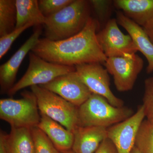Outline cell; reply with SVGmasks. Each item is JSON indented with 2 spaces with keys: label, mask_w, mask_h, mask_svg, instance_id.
<instances>
[{
  "label": "cell",
  "mask_w": 153,
  "mask_h": 153,
  "mask_svg": "<svg viewBox=\"0 0 153 153\" xmlns=\"http://www.w3.org/2000/svg\"><path fill=\"white\" fill-rule=\"evenodd\" d=\"M100 25L97 19L91 17L85 27L75 36L59 41L40 38L31 51L46 61L64 66L104 63L107 58L97 38Z\"/></svg>",
  "instance_id": "1"
},
{
  "label": "cell",
  "mask_w": 153,
  "mask_h": 153,
  "mask_svg": "<svg viewBox=\"0 0 153 153\" xmlns=\"http://www.w3.org/2000/svg\"><path fill=\"white\" fill-rule=\"evenodd\" d=\"M91 7L89 1L74 0L59 12L46 17L43 25L45 38L59 41L79 33L91 17Z\"/></svg>",
  "instance_id": "2"
},
{
  "label": "cell",
  "mask_w": 153,
  "mask_h": 153,
  "mask_svg": "<svg viewBox=\"0 0 153 153\" xmlns=\"http://www.w3.org/2000/svg\"><path fill=\"white\" fill-rule=\"evenodd\" d=\"M134 114L131 108L114 106L103 97L92 93L78 107L77 126L108 128L127 119Z\"/></svg>",
  "instance_id": "3"
},
{
  "label": "cell",
  "mask_w": 153,
  "mask_h": 153,
  "mask_svg": "<svg viewBox=\"0 0 153 153\" xmlns=\"http://www.w3.org/2000/svg\"><path fill=\"white\" fill-rule=\"evenodd\" d=\"M41 114L47 116L72 132L77 127L78 107L39 85L31 86Z\"/></svg>",
  "instance_id": "4"
},
{
  "label": "cell",
  "mask_w": 153,
  "mask_h": 153,
  "mask_svg": "<svg viewBox=\"0 0 153 153\" xmlns=\"http://www.w3.org/2000/svg\"><path fill=\"white\" fill-rule=\"evenodd\" d=\"M19 99L0 100V118L10 124L11 128L37 126L41 116L35 94L31 91L22 93Z\"/></svg>",
  "instance_id": "5"
},
{
  "label": "cell",
  "mask_w": 153,
  "mask_h": 153,
  "mask_svg": "<svg viewBox=\"0 0 153 153\" xmlns=\"http://www.w3.org/2000/svg\"><path fill=\"white\" fill-rule=\"evenodd\" d=\"M29 55L27 69L21 79L9 91L7 94L10 96H13L25 88L44 85L58 76L76 71L75 66L48 62L32 51L29 53Z\"/></svg>",
  "instance_id": "6"
},
{
  "label": "cell",
  "mask_w": 153,
  "mask_h": 153,
  "mask_svg": "<svg viewBox=\"0 0 153 153\" xmlns=\"http://www.w3.org/2000/svg\"><path fill=\"white\" fill-rule=\"evenodd\" d=\"M108 73L113 77L118 91L131 90L143 68L144 61L136 53L107 58L104 63Z\"/></svg>",
  "instance_id": "7"
},
{
  "label": "cell",
  "mask_w": 153,
  "mask_h": 153,
  "mask_svg": "<svg viewBox=\"0 0 153 153\" xmlns=\"http://www.w3.org/2000/svg\"><path fill=\"white\" fill-rule=\"evenodd\" d=\"M82 82L91 93L101 96L111 104L117 107L124 106V102L114 94L110 88L109 73L101 63H83L75 66Z\"/></svg>",
  "instance_id": "8"
},
{
  "label": "cell",
  "mask_w": 153,
  "mask_h": 153,
  "mask_svg": "<svg viewBox=\"0 0 153 153\" xmlns=\"http://www.w3.org/2000/svg\"><path fill=\"white\" fill-rule=\"evenodd\" d=\"M99 44L107 58L136 53L137 48L130 35L121 32L117 19H109L97 34Z\"/></svg>",
  "instance_id": "9"
},
{
  "label": "cell",
  "mask_w": 153,
  "mask_h": 153,
  "mask_svg": "<svg viewBox=\"0 0 153 153\" xmlns=\"http://www.w3.org/2000/svg\"><path fill=\"white\" fill-rule=\"evenodd\" d=\"M39 86L77 107L83 104L92 94L76 71L58 76L51 82Z\"/></svg>",
  "instance_id": "10"
},
{
  "label": "cell",
  "mask_w": 153,
  "mask_h": 153,
  "mask_svg": "<svg viewBox=\"0 0 153 153\" xmlns=\"http://www.w3.org/2000/svg\"><path fill=\"white\" fill-rule=\"evenodd\" d=\"M145 117L143 105L127 119L107 128V137L118 153H131L135 146L138 131Z\"/></svg>",
  "instance_id": "11"
},
{
  "label": "cell",
  "mask_w": 153,
  "mask_h": 153,
  "mask_svg": "<svg viewBox=\"0 0 153 153\" xmlns=\"http://www.w3.org/2000/svg\"><path fill=\"white\" fill-rule=\"evenodd\" d=\"M34 33L18 51L0 67L1 93H7L15 84L17 73L23 60L37 44L42 33V25L36 26Z\"/></svg>",
  "instance_id": "12"
},
{
  "label": "cell",
  "mask_w": 153,
  "mask_h": 153,
  "mask_svg": "<svg viewBox=\"0 0 153 153\" xmlns=\"http://www.w3.org/2000/svg\"><path fill=\"white\" fill-rule=\"evenodd\" d=\"M118 24L125 29L131 37L138 51L141 52L148 61L146 71L148 74L153 72V44L140 26L126 16L120 11L116 12Z\"/></svg>",
  "instance_id": "13"
},
{
  "label": "cell",
  "mask_w": 153,
  "mask_h": 153,
  "mask_svg": "<svg viewBox=\"0 0 153 153\" xmlns=\"http://www.w3.org/2000/svg\"><path fill=\"white\" fill-rule=\"evenodd\" d=\"M107 128L103 127L77 126L73 131L72 150L75 153H94L107 137Z\"/></svg>",
  "instance_id": "14"
},
{
  "label": "cell",
  "mask_w": 153,
  "mask_h": 153,
  "mask_svg": "<svg viewBox=\"0 0 153 153\" xmlns=\"http://www.w3.org/2000/svg\"><path fill=\"white\" fill-rule=\"evenodd\" d=\"M113 5L143 28L153 21V0H115Z\"/></svg>",
  "instance_id": "15"
},
{
  "label": "cell",
  "mask_w": 153,
  "mask_h": 153,
  "mask_svg": "<svg viewBox=\"0 0 153 153\" xmlns=\"http://www.w3.org/2000/svg\"><path fill=\"white\" fill-rule=\"evenodd\" d=\"M41 116L37 126L47 135L56 149L60 152L71 150L74 142L73 133L47 116Z\"/></svg>",
  "instance_id": "16"
},
{
  "label": "cell",
  "mask_w": 153,
  "mask_h": 153,
  "mask_svg": "<svg viewBox=\"0 0 153 153\" xmlns=\"http://www.w3.org/2000/svg\"><path fill=\"white\" fill-rule=\"evenodd\" d=\"M17 22L16 28L29 23L35 26L44 25L46 17L41 13L37 0H16Z\"/></svg>",
  "instance_id": "17"
},
{
  "label": "cell",
  "mask_w": 153,
  "mask_h": 153,
  "mask_svg": "<svg viewBox=\"0 0 153 153\" xmlns=\"http://www.w3.org/2000/svg\"><path fill=\"white\" fill-rule=\"evenodd\" d=\"M7 143L10 153H36L31 128H11Z\"/></svg>",
  "instance_id": "18"
},
{
  "label": "cell",
  "mask_w": 153,
  "mask_h": 153,
  "mask_svg": "<svg viewBox=\"0 0 153 153\" xmlns=\"http://www.w3.org/2000/svg\"><path fill=\"white\" fill-rule=\"evenodd\" d=\"M16 22V0H0V37L13 32Z\"/></svg>",
  "instance_id": "19"
},
{
  "label": "cell",
  "mask_w": 153,
  "mask_h": 153,
  "mask_svg": "<svg viewBox=\"0 0 153 153\" xmlns=\"http://www.w3.org/2000/svg\"><path fill=\"white\" fill-rule=\"evenodd\" d=\"M134 146L140 153H153V125L147 120L140 126Z\"/></svg>",
  "instance_id": "20"
},
{
  "label": "cell",
  "mask_w": 153,
  "mask_h": 153,
  "mask_svg": "<svg viewBox=\"0 0 153 153\" xmlns=\"http://www.w3.org/2000/svg\"><path fill=\"white\" fill-rule=\"evenodd\" d=\"M36 153H60L44 132L38 126L31 128Z\"/></svg>",
  "instance_id": "21"
},
{
  "label": "cell",
  "mask_w": 153,
  "mask_h": 153,
  "mask_svg": "<svg viewBox=\"0 0 153 153\" xmlns=\"http://www.w3.org/2000/svg\"><path fill=\"white\" fill-rule=\"evenodd\" d=\"M143 104L145 117L153 125V76L145 80Z\"/></svg>",
  "instance_id": "22"
},
{
  "label": "cell",
  "mask_w": 153,
  "mask_h": 153,
  "mask_svg": "<svg viewBox=\"0 0 153 153\" xmlns=\"http://www.w3.org/2000/svg\"><path fill=\"white\" fill-rule=\"evenodd\" d=\"M74 0H40L39 8L46 17L56 13L71 4Z\"/></svg>",
  "instance_id": "23"
},
{
  "label": "cell",
  "mask_w": 153,
  "mask_h": 153,
  "mask_svg": "<svg viewBox=\"0 0 153 153\" xmlns=\"http://www.w3.org/2000/svg\"><path fill=\"white\" fill-rule=\"evenodd\" d=\"M33 23H29L21 27L16 28L11 33L0 37V58L1 59L10 49L12 44L25 30L33 26Z\"/></svg>",
  "instance_id": "24"
},
{
  "label": "cell",
  "mask_w": 153,
  "mask_h": 153,
  "mask_svg": "<svg viewBox=\"0 0 153 153\" xmlns=\"http://www.w3.org/2000/svg\"><path fill=\"white\" fill-rule=\"evenodd\" d=\"M89 1L100 21H104L108 18L113 1L91 0Z\"/></svg>",
  "instance_id": "25"
},
{
  "label": "cell",
  "mask_w": 153,
  "mask_h": 153,
  "mask_svg": "<svg viewBox=\"0 0 153 153\" xmlns=\"http://www.w3.org/2000/svg\"><path fill=\"white\" fill-rule=\"evenodd\" d=\"M94 153H118L112 142L106 137Z\"/></svg>",
  "instance_id": "26"
},
{
  "label": "cell",
  "mask_w": 153,
  "mask_h": 153,
  "mask_svg": "<svg viewBox=\"0 0 153 153\" xmlns=\"http://www.w3.org/2000/svg\"><path fill=\"white\" fill-rule=\"evenodd\" d=\"M8 134L1 130L0 132V153H10L7 143Z\"/></svg>",
  "instance_id": "27"
},
{
  "label": "cell",
  "mask_w": 153,
  "mask_h": 153,
  "mask_svg": "<svg viewBox=\"0 0 153 153\" xmlns=\"http://www.w3.org/2000/svg\"><path fill=\"white\" fill-rule=\"evenodd\" d=\"M143 28L144 29L145 31L153 44V21L150 22Z\"/></svg>",
  "instance_id": "28"
},
{
  "label": "cell",
  "mask_w": 153,
  "mask_h": 153,
  "mask_svg": "<svg viewBox=\"0 0 153 153\" xmlns=\"http://www.w3.org/2000/svg\"><path fill=\"white\" fill-rule=\"evenodd\" d=\"M131 153H140L139 151L135 147H134L133 149L132 150L131 152Z\"/></svg>",
  "instance_id": "29"
},
{
  "label": "cell",
  "mask_w": 153,
  "mask_h": 153,
  "mask_svg": "<svg viewBox=\"0 0 153 153\" xmlns=\"http://www.w3.org/2000/svg\"><path fill=\"white\" fill-rule=\"evenodd\" d=\"M60 153H75L72 150L70 151H66V152H60Z\"/></svg>",
  "instance_id": "30"
}]
</instances>
